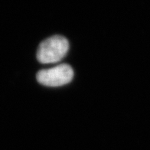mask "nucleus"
<instances>
[{"label":"nucleus","mask_w":150,"mask_h":150,"mask_svg":"<svg viewBox=\"0 0 150 150\" xmlns=\"http://www.w3.org/2000/svg\"><path fill=\"white\" fill-rule=\"evenodd\" d=\"M68 50L69 42L65 37L54 35L40 44L36 56L40 63H56L63 59Z\"/></svg>","instance_id":"1"},{"label":"nucleus","mask_w":150,"mask_h":150,"mask_svg":"<svg viewBox=\"0 0 150 150\" xmlns=\"http://www.w3.org/2000/svg\"><path fill=\"white\" fill-rule=\"evenodd\" d=\"M73 77V69L67 64H62L49 69L41 70L36 75L38 82L47 87H60L67 84Z\"/></svg>","instance_id":"2"}]
</instances>
